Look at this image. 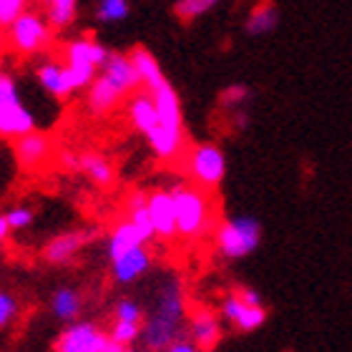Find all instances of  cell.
Returning a JSON list of instances; mask_svg holds the SVG:
<instances>
[{"instance_id": "cell-1", "label": "cell", "mask_w": 352, "mask_h": 352, "mask_svg": "<svg viewBox=\"0 0 352 352\" xmlns=\"http://www.w3.org/2000/svg\"><path fill=\"white\" fill-rule=\"evenodd\" d=\"M184 317H186V302H184L182 279L171 277L159 289V305L151 317L141 324V340L146 350L164 352L171 342L182 340Z\"/></svg>"}, {"instance_id": "cell-2", "label": "cell", "mask_w": 352, "mask_h": 352, "mask_svg": "<svg viewBox=\"0 0 352 352\" xmlns=\"http://www.w3.org/2000/svg\"><path fill=\"white\" fill-rule=\"evenodd\" d=\"M176 234L184 239H201L212 229V197L201 186H174Z\"/></svg>"}, {"instance_id": "cell-3", "label": "cell", "mask_w": 352, "mask_h": 352, "mask_svg": "<svg viewBox=\"0 0 352 352\" xmlns=\"http://www.w3.org/2000/svg\"><path fill=\"white\" fill-rule=\"evenodd\" d=\"M109 48L94 38H76L63 45V66L74 91H83L94 83L101 66L109 58Z\"/></svg>"}, {"instance_id": "cell-4", "label": "cell", "mask_w": 352, "mask_h": 352, "mask_svg": "<svg viewBox=\"0 0 352 352\" xmlns=\"http://www.w3.org/2000/svg\"><path fill=\"white\" fill-rule=\"evenodd\" d=\"M53 38L56 30L48 25L43 13L36 10H25L6 28V45L18 56H38L51 51Z\"/></svg>"}, {"instance_id": "cell-5", "label": "cell", "mask_w": 352, "mask_h": 352, "mask_svg": "<svg viewBox=\"0 0 352 352\" xmlns=\"http://www.w3.org/2000/svg\"><path fill=\"white\" fill-rule=\"evenodd\" d=\"M214 239L224 259H244L262 244V224L250 214H239L221 221Z\"/></svg>"}, {"instance_id": "cell-6", "label": "cell", "mask_w": 352, "mask_h": 352, "mask_svg": "<svg viewBox=\"0 0 352 352\" xmlns=\"http://www.w3.org/2000/svg\"><path fill=\"white\" fill-rule=\"evenodd\" d=\"M36 131V116L23 103L18 83L13 76H0V139L15 141Z\"/></svg>"}, {"instance_id": "cell-7", "label": "cell", "mask_w": 352, "mask_h": 352, "mask_svg": "<svg viewBox=\"0 0 352 352\" xmlns=\"http://www.w3.org/2000/svg\"><path fill=\"white\" fill-rule=\"evenodd\" d=\"M186 174L194 186L212 191L227 176V156L217 144H197L186 154Z\"/></svg>"}, {"instance_id": "cell-8", "label": "cell", "mask_w": 352, "mask_h": 352, "mask_svg": "<svg viewBox=\"0 0 352 352\" xmlns=\"http://www.w3.org/2000/svg\"><path fill=\"white\" fill-rule=\"evenodd\" d=\"M13 156H15V164L21 166L23 171H28V174H36V171L45 169L48 164L53 162V141L48 133L43 131H30L21 139L13 141Z\"/></svg>"}, {"instance_id": "cell-9", "label": "cell", "mask_w": 352, "mask_h": 352, "mask_svg": "<svg viewBox=\"0 0 352 352\" xmlns=\"http://www.w3.org/2000/svg\"><path fill=\"white\" fill-rule=\"evenodd\" d=\"M219 317L224 322H229L232 327H236L239 332H254L259 327H264L267 322V307L264 305H247V302L236 294V289L224 294V300H221V307H219Z\"/></svg>"}, {"instance_id": "cell-10", "label": "cell", "mask_w": 352, "mask_h": 352, "mask_svg": "<svg viewBox=\"0 0 352 352\" xmlns=\"http://www.w3.org/2000/svg\"><path fill=\"white\" fill-rule=\"evenodd\" d=\"M94 239H96V229H68V232H60V234H56L43 247V262L53 264V267H66Z\"/></svg>"}, {"instance_id": "cell-11", "label": "cell", "mask_w": 352, "mask_h": 352, "mask_svg": "<svg viewBox=\"0 0 352 352\" xmlns=\"http://www.w3.org/2000/svg\"><path fill=\"white\" fill-rule=\"evenodd\" d=\"M189 342L199 352H214L221 342V317L204 305L189 309Z\"/></svg>"}, {"instance_id": "cell-12", "label": "cell", "mask_w": 352, "mask_h": 352, "mask_svg": "<svg viewBox=\"0 0 352 352\" xmlns=\"http://www.w3.org/2000/svg\"><path fill=\"white\" fill-rule=\"evenodd\" d=\"M106 332L94 322H71L60 332L56 352H101Z\"/></svg>"}, {"instance_id": "cell-13", "label": "cell", "mask_w": 352, "mask_h": 352, "mask_svg": "<svg viewBox=\"0 0 352 352\" xmlns=\"http://www.w3.org/2000/svg\"><path fill=\"white\" fill-rule=\"evenodd\" d=\"M146 209L154 224V236L174 239L176 236V206L171 189H156L146 197Z\"/></svg>"}, {"instance_id": "cell-14", "label": "cell", "mask_w": 352, "mask_h": 352, "mask_svg": "<svg viewBox=\"0 0 352 352\" xmlns=\"http://www.w3.org/2000/svg\"><path fill=\"white\" fill-rule=\"evenodd\" d=\"M129 60H131L133 71L139 76V83L146 88V94H156L162 86H166V76H164L162 66H159V60L151 51H148L146 45H133L131 51L126 53Z\"/></svg>"}, {"instance_id": "cell-15", "label": "cell", "mask_w": 352, "mask_h": 352, "mask_svg": "<svg viewBox=\"0 0 352 352\" xmlns=\"http://www.w3.org/2000/svg\"><path fill=\"white\" fill-rule=\"evenodd\" d=\"M101 76L116 88L121 96H129V94H133L136 88H141L139 76H136V71H133L131 60H129L126 53H109L106 63L101 66Z\"/></svg>"}, {"instance_id": "cell-16", "label": "cell", "mask_w": 352, "mask_h": 352, "mask_svg": "<svg viewBox=\"0 0 352 352\" xmlns=\"http://www.w3.org/2000/svg\"><path fill=\"white\" fill-rule=\"evenodd\" d=\"M151 267V254H148L146 244H141L136 250L126 252L124 257H118L111 262V277L116 285H133L136 279H141Z\"/></svg>"}, {"instance_id": "cell-17", "label": "cell", "mask_w": 352, "mask_h": 352, "mask_svg": "<svg viewBox=\"0 0 352 352\" xmlns=\"http://www.w3.org/2000/svg\"><path fill=\"white\" fill-rule=\"evenodd\" d=\"M36 78L45 94H51L53 98H58V101H66L68 96L74 94L71 81H68V76H66L63 60H56V58L41 60L36 68Z\"/></svg>"}, {"instance_id": "cell-18", "label": "cell", "mask_w": 352, "mask_h": 352, "mask_svg": "<svg viewBox=\"0 0 352 352\" xmlns=\"http://www.w3.org/2000/svg\"><path fill=\"white\" fill-rule=\"evenodd\" d=\"M144 139H146L151 154H154L159 162H174L176 156H182V151H184L186 131H174V129H166V126L156 124Z\"/></svg>"}, {"instance_id": "cell-19", "label": "cell", "mask_w": 352, "mask_h": 352, "mask_svg": "<svg viewBox=\"0 0 352 352\" xmlns=\"http://www.w3.org/2000/svg\"><path fill=\"white\" fill-rule=\"evenodd\" d=\"M86 106L88 111H91V116H109V113H113L116 111V106L121 101H124V96L118 94L116 88L111 86L106 78H103L101 74L96 76L94 83L86 88Z\"/></svg>"}, {"instance_id": "cell-20", "label": "cell", "mask_w": 352, "mask_h": 352, "mask_svg": "<svg viewBox=\"0 0 352 352\" xmlns=\"http://www.w3.org/2000/svg\"><path fill=\"white\" fill-rule=\"evenodd\" d=\"M156 106V124L174 129V131H184V113H182V101L176 91L171 88V83L162 86L156 94H151Z\"/></svg>"}, {"instance_id": "cell-21", "label": "cell", "mask_w": 352, "mask_h": 352, "mask_svg": "<svg viewBox=\"0 0 352 352\" xmlns=\"http://www.w3.org/2000/svg\"><path fill=\"white\" fill-rule=\"evenodd\" d=\"M78 171H81L94 186H98V189H111V186L116 184V169H113V164L103 154H96V151L78 154Z\"/></svg>"}, {"instance_id": "cell-22", "label": "cell", "mask_w": 352, "mask_h": 352, "mask_svg": "<svg viewBox=\"0 0 352 352\" xmlns=\"http://www.w3.org/2000/svg\"><path fill=\"white\" fill-rule=\"evenodd\" d=\"M141 244H146V239L141 236V232L133 227L131 221L124 219V221H118L116 227L111 229L109 244H106V252H109V259L113 262V259L124 257L126 252L136 250V247H141Z\"/></svg>"}, {"instance_id": "cell-23", "label": "cell", "mask_w": 352, "mask_h": 352, "mask_svg": "<svg viewBox=\"0 0 352 352\" xmlns=\"http://www.w3.org/2000/svg\"><path fill=\"white\" fill-rule=\"evenodd\" d=\"M51 312L56 320L76 322L83 312V294L74 287H58L51 297Z\"/></svg>"}, {"instance_id": "cell-24", "label": "cell", "mask_w": 352, "mask_h": 352, "mask_svg": "<svg viewBox=\"0 0 352 352\" xmlns=\"http://www.w3.org/2000/svg\"><path fill=\"white\" fill-rule=\"evenodd\" d=\"M277 25H279V10L272 0L257 3V6L252 8V13L247 15V23H244V28H247V33H250L252 38L267 36V33H272Z\"/></svg>"}, {"instance_id": "cell-25", "label": "cell", "mask_w": 352, "mask_h": 352, "mask_svg": "<svg viewBox=\"0 0 352 352\" xmlns=\"http://www.w3.org/2000/svg\"><path fill=\"white\" fill-rule=\"evenodd\" d=\"M41 8L53 30L71 28L78 18V0H41Z\"/></svg>"}, {"instance_id": "cell-26", "label": "cell", "mask_w": 352, "mask_h": 352, "mask_svg": "<svg viewBox=\"0 0 352 352\" xmlns=\"http://www.w3.org/2000/svg\"><path fill=\"white\" fill-rule=\"evenodd\" d=\"M129 121L139 133L146 136L151 129L156 126V106L151 94H136L129 101Z\"/></svg>"}, {"instance_id": "cell-27", "label": "cell", "mask_w": 352, "mask_h": 352, "mask_svg": "<svg viewBox=\"0 0 352 352\" xmlns=\"http://www.w3.org/2000/svg\"><path fill=\"white\" fill-rule=\"evenodd\" d=\"M146 197L148 194H144V191H133L131 197H129V204H126V209H129L126 217H129V221L139 229L141 236L148 242V239H154V224H151V217H148Z\"/></svg>"}, {"instance_id": "cell-28", "label": "cell", "mask_w": 352, "mask_h": 352, "mask_svg": "<svg viewBox=\"0 0 352 352\" xmlns=\"http://www.w3.org/2000/svg\"><path fill=\"white\" fill-rule=\"evenodd\" d=\"M219 3L221 0H176L171 13H174L176 21L191 23L197 21V18H201V15H206L209 10H214Z\"/></svg>"}, {"instance_id": "cell-29", "label": "cell", "mask_w": 352, "mask_h": 352, "mask_svg": "<svg viewBox=\"0 0 352 352\" xmlns=\"http://www.w3.org/2000/svg\"><path fill=\"white\" fill-rule=\"evenodd\" d=\"M252 96V88L244 86V83H232V86L221 88L219 94V109L227 111V113H236V111L242 109L244 103L250 101Z\"/></svg>"}, {"instance_id": "cell-30", "label": "cell", "mask_w": 352, "mask_h": 352, "mask_svg": "<svg viewBox=\"0 0 352 352\" xmlns=\"http://www.w3.org/2000/svg\"><path fill=\"white\" fill-rule=\"evenodd\" d=\"M129 13H131L129 0H98L96 8V18L101 23H121L129 18Z\"/></svg>"}, {"instance_id": "cell-31", "label": "cell", "mask_w": 352, "mask_h": 352, "mask_svg": "<svg viewBox=\"0 0 352 352\" xmlns=\"http://www.w3.org/2000/svg\"><path fill=\"white\" fill-rule=\"evenodd\" d=\"M141 324L144 322H121V320H116L113 327L109 330V338L121 347H131L136 340H141Z\"/></svg>"}, {"instance_id": "cell-32", "label": "cell", "mask_w": 352, "mask_h": 352, "mask_svg": "<svg viewBox=\"0 0 352 352\" xmlns=\"http://www.w3.org/2000/svg\"><path fill=\"white\" fill-rule=\"evenodd\" d=\"M18 315H21V302H18V297L13 292H8V289H0V330L10 327L18 320Z\"/></svg>"}, {"instance_id": "cell-33", "label": "cell", "mask_w": 352, "mask_h": 352, "mask_svg": "<svg viewBox=\"0 0 352 352\" xmlns=\"http://www.w3.org/2000/svg\"><path fill=\"white\" fill-rule=\"evenodd\" d=\"M36 219V214L30 206H13V209H8L6 212V221L10 232H23V229H28Z\"/></svg>"}, {"instance_id": "cell-34", "label": "cell", "mask_w": 352, "mask_h": 352, "mask_svg": "<svg viewBox=\"0 0 352 352\" xmlns=\"http://www.w3.org/2000/svg\"><path fill=\"white\" fill-rule=\"evenodd\" d=\"M30 0H0V30H6L10 23L28 10Z\"/></svg>"}, {"instance_id": "cell-35", "label": "cell", "mask_w": 352, "mask_h": 352, "mask_svg": "<svg viewBox=\"0 0 352 352\" xmlns=\"http://www.w3.org/2000/svg\"><path fill=\"white\" fill-rule=\"evenodd\" d=\"M113 317L121 320V322H144V309H141L139 302L121 300V302H116V307H113Z\"/></svg>"}, {"instance_id": "cell-36", "label": "cell", "mask_w": 352, "mask_h": 352, "mask_svg": "<svg viewBox=\"0 0 352 352\" xmlns=\"http://www.w3.org/2000/svg\"><path fill=\"white\" fill-rule=\"evenodd\" d=\"M56 159H58V164L63 166V169L78 171V154H74V151H58Z\"/></svg>"}, {"instance_id": "cell-37", "label": "cell", "mask_w": 352, "mask_h": 352, "mask_svg": "<svg viewBox=\"0 0 352 352\" xmlns=\"http://www.w3.org/2000/svg\"><path fill=\"white\" fill-rule=\"evenodd\" d=\"M164 352H199V350L191 345L189 340H176V342H171V345L166 347Z\"/></svg>"}, {"instance_id": "cell-38", "label": "cell", "mask_w": 352, "mask_h": 352, "mask_svg": "<svg viewBox=\"0 0 352 352\" xmlns=\"http://www.w3.org/2000/svg\"><path fill=\"white\" fill-rule=\"evenodd\" d=\"M124 347L118 345V342H113V340L109 338V332H106V340H103V345H101V352H121Z\"/></svg>"}, {"instance_id": "cell-39", "label": "cell", "mask_w": 352, "mask_h": 352, "mask_svg": "<svg viewBox=\"0 0 352 352\" xmlns=\"http://www.w3.org/2000/svg\"><path fill=\"white\" fill-rule=\"evenodd\" d=\"M8 236H10V227L6 221V214H0V244H6Z\"/></svg>"}, {"instance_id": "cell-40", "label": "cell", "mask_w": 352, "mask_h": 352, "mask_svg": "<svg viewBox=\"0 0 352 352\" xmlns=\"http://www.w3.org/2000/svg\"><path fill=\"white\" fill-rule=\"evenodd\" d=\"M121 352H136V350H133V347H124Z\"/></svg>"}, {"instance_id": "cell-41", "label": "cell", "mask_w": 352, "mask_h": 352, "mask_svg": "<svg viewBox=\"0 0 352 352\" xmlns=\"http://www.w3.org/2000/svg\"><path fill=\"white\" fill-rule=\"evenodd\" d=\"M0 76H3V58H0Z\"/></svg>"}]
</instances>
